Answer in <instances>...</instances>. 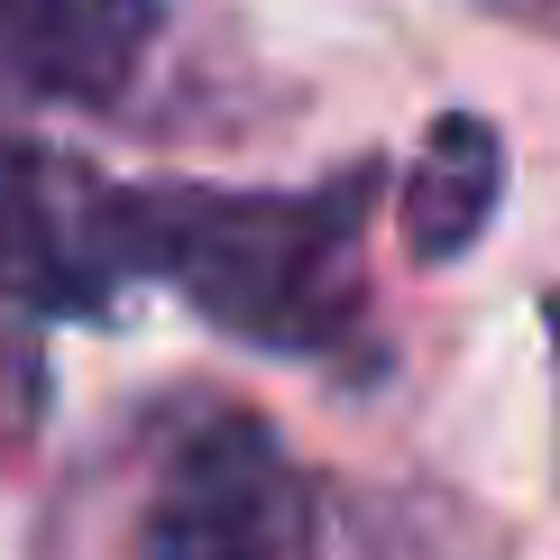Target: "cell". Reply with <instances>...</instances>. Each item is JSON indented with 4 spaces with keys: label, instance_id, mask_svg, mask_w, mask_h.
Segmentation results:
<instances>
[{
    "label": "cell",
    "instance_id": "cell-3",
    "mask_svg": "<svg viewBox=\"0 0 560 560\" xmlns=\"http://www.w3.org/2000/svg\"><path fill=\"white\" fill-rule=\"evenodd\" d=\"M129 267L110 240V175L83 156L0 138V303L37 322H102Z\"/></svg>",
    "mask_w": 560,
    "mask_h": 560
},
{
    "label": "cell",
    "instance_id": "cell-7",
    "mask_svg": "<svg viewBox=\"0 0 560 560\" xmlns=\"http://www.w3.org/2000/svg\"><path fill=\"white\" fill-rule=\"evenodd\" d=\"M542 340H551V377H560V285L542 294Z\"/></svg>",
    "mask_w": 560,
    "mask_h": 560
},
{
    "label": "cell",
    "instance_id": "cell-4",
    "mask_svg": "<svg viewBox=\"0 0 560 560\" xmlns=\"http://www.w3.org/2000/svg\"><path fill=\"white\" fill-rule=\"evenodd\" d=\"M166 37V0H0V65L19 102L120 110Z\"/></svg>",
    "mask_w": 560,
    "mask_h": 560
},
{
    "label": "cell",
    "instance_id": "cell-6",
    "mask_svg": "<svg viewBox=\"0 0 560 560\" xmlns=\"http://www.w3.org/2000/svg\"><path fill=\"white\" fill-rule=\"evenodd\" d=\"M497 19H515V28H533V37H560V0H487Z\"/></svg>",
    "mask_w": 560,
    "mask_h": 560
},
{
    "label": "cell",
    "instance_id": "cell-5",
    "mask_svg": "<svg viewBox=\"0 0 560 560\" xmlns=\"http://www.w3.org/2000/svg\"><path fill=\"white\" fill-rule=\"evenodd\" d=\"M505 212V129L478 120V110H441L413 148L405 202H395V230H405L413 267H451L487 240V221Z\"/></svg>",
    "mask_w": 560,
    "mask_h": 560
},
{
    "label": "cell",
    "instance_id": "cell-8",
    "mask_svg": "<svg viewBox=\"0 0 560 560\" xmlns=\"http://www.w3.org/2000/svg\"><path fill=\"white\" fill-rule=\"evenodd\" d=\"M10 110H19V83H10V65H0V138H10Z\"/></svg>",
    "mask_w": 560,
    "mask_h": 560
},
{
    "label": "cell",
    "instance_id": "cell-1",
    "mask_svg": "<svg viewBox=\"0 0 560 560\" xmlns=\"http://www.w3.org/2000/svg\"><path fill=\"white\" fill-rule=\"evenodd\" d=\"M368 212H377V156L294 194L110 184V240L129 276L175 285L212 331L313 368L368 359Z\"/></svg>",
    "mask_w": 560,
    "mask_h": 560
},
{
    "label": "cell",
    "instance_id": "cell-2",
    "mask_svg": "<svg viewBox=\"0 0 560 560\" xmlns=\"http://www.w3.org/2000/svg\"><path fill=\"white\" fill-rule=\"evenodd\" d=\"M313 533L285 432L248 405H194L166 432L129 524V560H294Z\"/></svg>",
    "mask_w": 560,
    "mask_h": 560
}]
</instances>
